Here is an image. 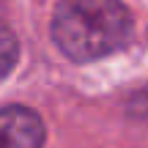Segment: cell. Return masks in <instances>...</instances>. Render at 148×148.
<instances>
[{
  "instance_id": "1",
  "label": "cell",
  "mask_w": 148,
  "mask_h": 148,
  "mask_svg": "<svg viewBox=\"0 0 148 148\" xmlns=\"http://www.w3.org/2000/svg\"><path fill=\"white\" fill-rule=\"evenodd\" d=\"M132 38V16L121 0H60L52 14V41L74 63L118 52Z\"/></svg>"
},
{
  "instance_id": "3",
  "label": "cell",
  "mask_w": 148,
  "mask_h": 148,
  "mask_svg": "<svg viewBox=\"0 0 148 148\" xmlns=\"http://www.w3.org/2000/svg\"><path fill=\"white\" fill-rule=\"evenodd\" d=\"M16 58H19L16 36L11 33V27H5L0 22V79H5L11 74V69L16 66Z\"/></svg>"
},
{
  "instance_id": "2",
  "label": "cell",
  "mask_w": 148,
  "mask_h": 148,
  "mask_svg": "<svg viewBox=\"0 0 148 148\" xmlns=\"http://www.w3.org/2000/svg\"><path fill=\"white\" fill-rule=\"evenodd\" d=\"M44 123L30 107L11 104L0 110V148H41Z\"/></svg>"
}]
</instances>
